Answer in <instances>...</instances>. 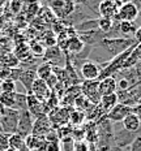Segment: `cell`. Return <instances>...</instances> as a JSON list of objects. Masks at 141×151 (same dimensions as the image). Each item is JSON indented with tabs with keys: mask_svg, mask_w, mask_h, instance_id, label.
Returning <instances> with one entry per match:
<instances>
[{
	"mask_svg": "<svg viewBox=\"0 0 141 151\" xmlns=\"http://www.w3.org/2000/svg\"><path fill=\"white\" fill-rule=\"evenodd\" d=\"M131 113H132V107L125 106L123 103H118L114 108H111L107 112L106 119H107L110 122L111 121L112 122H121L128 115H131Z\"/></svg>",
	"mask_w": 141,
	"mask_h": 151,
	"instance_id": "9c48e42d",
	"label": "cell"
},
{
	"mask_svg": "<svg viewBox=\"0 0 141 151\" xmlns=\"http://www.w3.org/2000/svg\"><path fill=\"white\" fill-rule=\"evenodd\" d=\"M51 12L58 20H65L71 14H73V12L76 11V3L68 1V0H55L48 4Z\"/></svg>",
	"mask_w": 141,
	"mask_h": 151,
	"instance_id": "7a4b0ae2",
	"label": "cell"
},
{
	"mask_svg": "<svg viewBox=\"0 0 141 151\" xmlns=\"http://www.w3.org/2000/svg\"><path fill=\"white\" fill-rule=\"evenodd\" d=\"M64 60L65 61V55L61 52L58 47H50L46 48L45 55H43V63H47L51 67H59V63Z\"/></svg>",
	"mask_w": 141,
	"mask_h": 151,
	"instance_id": "4fadbf2b",
	"label": "cell"
},
{
	"mask_svg": "<svg viewBox=\"0 0 141 151\" xmlns=\"http://www.w3.org/2000/svg\"><path fill=\"white\" fill-rule=\"evenodd\" d=\"M39 8H40V4L39 3H30L27 5V18H31L34 16H37L39 13Z\"/></svg>",
	"mask_w": 141,
	"mask_h": 151,
	"instance_id": "d6a6232c",
	"label": "cell"
},
{
	"mask_svg": "<svg viewBox=\"0 0 141 151\" xmlns=\"http://www.w3.org/2000/svg\"><path fill=\"white\" fill-rule=\"evenodd\" d=\"M116 85H118V91H125V90H128L131 86H132V85H131L123 77H120L119 80H116Z\"/></svg>",
	"mask_w": 141,
	"mask_h": 151,
	"instance_id": "e575fe53",
	"label": "cell"
},
{
	"mask_svg": "<svg viewBox=\"0 0 141 151\" xmlns=\"http://www.w3.org/2000/svg\"><path fill=\"white\" fill-rule=\"evenodd\" d=\"M139 9L134 5L133 1H128V3H124L121 5V8L118 11V14L116 17L114 18L115 21H128V22H134L137 17H139Z\"/></svg>",
	"mask_w": 141,
	"mask_h": 151,
	"instance_id": "52a82bcc",
	"label": "cell"
},
{
	"mask_svg": "<svg viewBox=\"0 0 141 151\" xmlns=\"http://www.w3.org/2000/svg\"><path fill=\"white\" fill-rule=\"evenodd\" d=\"M20 112L13 108H7L3 117L0 119V132L7 134H14L17 130Z\"/></svg>",
	"mask_w": 141,
	"mask_h": 151,
	"instance_id": "3957f363",
	"label": "cell"
},
{
	"mask_svg": "<svg viewBox=\"0 0 141 151\" xmlns=\"http://www.w3.org/2000/svg\"><path fill=\"white\" fill-rule=\"evenodd\" d=\"M0 64L13 69V68H18L20 61H18V59L14 56L13 52H5L4 55L0 56Z\"/></svg>",
	"mask_w": 141,
	"mask_h": 151,
	"instance_id": "603a6c76",
	"label": "cell"
},
{
	"mask_svg": "<svg viewBox=\"0 0 141 151\" xmlns=\"http://www.w3.org/2000/svg\"><path fill=\"white\" fill-rule=\"evenodd\" d=\"M5 109H7V108H5L4 106H3V104H0V119H1V117H3V115H4V113H5Z\"/></svg>",
	"mask_w": 141,
	"mask_h": 151,
	"instance_id": "b9f144b4",
	"label": "cell"
},
{
	"mask_svg": "<svg viewBox=\"0 0 141 151\" xmlns=\"http://www.w3.org/2000/svg\"><path fill=\"white\" fill-rule=\"evenodd\" d=\"M133 37H134V40H136L137 45H141V26H139L136 29V31H134V34H133Z\"/></svg>",
	"mask_w": 141,
	"mask_h": 151,
	"instance_id": "60d3db41",
	"label": "cell"
},
{
	"mask_svg": "<svg viewBox=\"0 0 141 151\" xmlns=\"http://www.w3.org/2000/svg\"><path fill=\"white\" fill-rule=\"evenodd\" d=\"M52 130V127L50 124V120L47 117V115L40 116V117L35 119L33 124V130H31V134L39 138H45L50 132Z\"/></svg>",
	"mask_w": 141,
	"mask_h": 151,
	"instance_id": "8fae6325",
	"label": "cell"
},
{
	"mask_svg": "<svg viewBox=\"0 0 141 151\" xmlns=\"http://www.w3.org/2000/svg\"><path fill=\"white\" fill-rule=\"evenodd\" d=\"M13 109H17L18 112L26 109V93H16V102Z\"/></svg>",
	"mask_w": 141,
	"mask_h": 151,
	"instance_id": "f546056e",
	"label": "cell"
},
{
	"mask_svg": "<svg viewBox=\"0 0 141 151\" xmlns=\"http://www.w3.org/2000/svg\"><path fill=\"white\" fill-rule=\"evenodd\" d=\"M40 43L46 47V48H50V47H55L56 46V35L54 31L47 30L43 33V35L40 37Z\"/></svg>",
	"mask_w": 141,
	"mask_h": 151,
	"instance_id": "d4e9b609",
	"label": "cell"
},
{
	"mask_svg": "<svg viewBox=\"0 0 141 151\" xmlns=\"http://www.w3.org/2000/svg\"><path fill=\"white\" fill-rule=\"evenodd\" d=\"M9 137L11 134L0 132V151H7L9 149Z\"/></svg>",
	"mask_w": 141,
	"mask_h": 151,
	"instance_id": "1f68e13d",
	"label": "cell"
},
{
	"mask_svg": "<svg viewBox=\"0 0 141 151\" xmlns=\"http://www.w3.org/2000/svg\"><path fill=\"white\" fill-rule=\"evenodd\" d=\"M139 102H140V103H141V99H140V100H139Z\"/></svg>",
	"mask_w": 141,
	"mask_h": 151,
	"instance_id": "ee69618b",
	"label": "cell"
},
{
	"mask_svg": "<svg viewBox=\"0 0 141 151\" xmlns=\"http://www.w3.org/2000/svg\"><path fill=\"white\" fill-rule=\"evenodd\" d=\"M97 24H98V30L105 34V35H107L110 31H111L112 26H114V20L99 17V18H97Z\"/></svg>",
	"mask_w": 141,
	"mask_h": 151,
	"instance_id": "83f0119b",
	"label": "cell"
},
{
	"mask_svg": "<svg viewBox=\"0 0 141 151\" xmlns=\"http://www.w3.org/2000/svg\"><path fill=\"white\" fill-rule=\"evenodd\" d=\"M35 72H37V78L46 81L52 74V67L50 64H47V63H42L40 65L37 67Z\"/></svg>",
	"mask_w": 141,
	"mask_h": 151,
	"instance_id": "cb8c5ba5",
	"label": "cell"
},
{
	"mask_svg": "<svg viewBox=\"0 0 141 151\" xmlns=\"http://www.w3.org/2000/svg\"><path fill=\"white\" fill-rule=\"evenodd\" d=\"M94 106H95V104H93V103L90 102V100L87 99L85 95H82V94H80V95L77 96L76 100H74V104H73V107L76 109H78V111H82L85 113H87L89 111H92V109L94 108Z\"/></svg>",
	"mask_w": 141,
	"mask_h": 151,
	"instance_id": "ffe728a7",
	"label": "cell"
},
{
	"mask_svg": "<svg viewBox=\"0 0 141 151\" xmlns=\"http://www.w3.org/2000/svg\"><path fill=\"white\" fill-rule=\"evenodd\" d=\"M131 151H141V134H140V136H137L136 139L133 141Z\"/></svg>",
	"mask_w": 141,
	"mask_h": 151,
	"instance_id": "f35d334b",
	"label": "cell"
},
{
	"mask_svg": "<svg viewBox=\"0 0 141 151\" xmlns=\"http://www.w3.org/2000/svg\"><path fill=\"white\" fill-rule=\"evenodd\" d=\"M86 120V113L78 111L76 108H72L69 112V125L72 128H78L82 125V122Z\"/></svg>",
	"mask_w": 141,
	"mask_h": 151,
	"instance_id": "ac0fdd59",
	"label": "cell"
},
{
	"mask_svg": "<svg viewBox=\"0 0 141 151\" xmlns=\"http://www.w3.org/2000/svg\"><path fill=\"white\" fill-rule=\"evenodd\" d=\"M121 124H123L124 130L129 132V133H136V132L140 129V127H141V121L133 115V113L128 115L127 117L121 121Z\"/></svg>",
	"mask_w": 141,
	"mask_h": 151,
	"instance_id": "e0dca14e",
	"label": "cell"
},
{
	"mask_svg": "<svg viewBox=\"0 0 141 151\" xmlns=\"http://www.w3.org/2000/svg\"><path fill=\"white\" fill-rule=\"evenodd\" d=\"M45 151H61L60 142H46Z\"/></svg>",
	"mask_w": 141,
	"mask_h": 151,
	"instance_id": "8d00e7d4",
	"label": "cell"
},
{
	"mask_svg": "<svg viewBox=\"0 0 141 151\" xmlns=\"http://www.w3.org/2000/svg\"><path fill=\"white\" fill-rule=\"evenodd\" d=\"M73 151H90V145L86 141H78L73 143Z\"/></svg>",
	"mask_w": 141,
	"mask_h": 151,
	"instance_id": "836d02e7",
	"label": "cell"
},
{
	"mask_svg": "<svg viewBox=\"0 0 141 151\" xmlns=\"http://www.w3.org/2000/svg\"><path fill=\"white\" fill-rule=\"evenodd\" d=\"M29 50H30V53L37 58H43L45 55V51H46V47L39 42V40H31L30 45H29Z\"/></svg>",
	"mask_w": 141,
	"mask_h": 151,
	"instance_id": "484cf974",
	"label": "cell"
},
{
	"mask_svg": "<svg viewBox=\"0 0 141 151\" xmlns=\"http://www.w3.org/2000/svg\"><path fill=\"white\" fill-rule=\"evenodd\" d=\"M11 68L5 67V65L0 64V81H5L9 80V76H11Z\"/></svg>",
	"mask_w": 141,
	"mask_h": 151,
	"instance_id": "d590c367",
	"label": "cell"
},
{
	"mask_svg": "<svg viewBox=\"0 0 141 151\" xmlns=\"http://www.w3.org/2000/svg\"><path fill=\"white\" fill-rule=\"evenodd\" d=\"M136 25L134 22H128V21H121L119 22V31L121 35H128V34H134L136 31Z\"/></svg>",
	"mask_w": 141,
	"mask_h": 151,
	"instance_id": "f1b7e54d",
	"label": "cell"
},
{
	"mask_svg": "<svg viewBox=\"0 0 141 151\" xmlns=\"http://www.w3.org/2000/svg\"><path fill=\"white\" fill-rule=\"evenodd\" d=\"M99 48H102L106 53L112 56V59L116 58L118 55L127 51L129 47L133 46V39L131 38H107L105 37L101 42L97 45Z\"/></svg>",
	"mask_w": 141,
	"mask_h": 151,
	"instance_id": "6da1fadb",
	"label": "cell"
},
{
	"mask_svg": "<svg viewBox=\"0 0 141 151\" xmlns=\"http://www.w3.org/2000/svg\"><path fill=\"white\" fill-rule=\"evenodd\" d=\"M99 74H101V68L93 60H86L82 63L80 69V76L85 81H94L98 80Z\"/></svg>",
	"mask_w": 141,
	"mask_h": 151,
	"instance_id": "30bf717a",
	"label": "cell"
},
{
	"mask_svg": "<svg viewBox=\"0 0 141 151\" xmlns=\"http://www.w3.org/2000/svg\"><path fill=\"white\" fill-rule=\"evenodd\" d=\"M99 81L94 80V81H84L80 85L81 89V94L85 95L93 104H99L101 102V94H99V89H98Z\"/></svg>",
	"mask_w": 141,
	"mask_h": 151,
	"instance_id": "5b68a950",
	"label": "cell"
},
{
	"mask_svg": "<svg viewBox=\"0 0 141 151\" xmlns=\"http://www.w3.org/2000/svg\"><path fill=\"white\" fill-rule=\"evenodd\" d=\"M16 93H0V104L5 108H14Z\"/></svg>",
	"mask_w": 141,
	"mask_h": 151,
	"instance_id": "4316f807",
	"label": "cell"
},
{
	"mask_svg": "<svg viewBox=\"0 0 141 151\" xmlns=\"http://www.w3.org/2000/svg\"><path fill=\"white\" fill-rule=\"evenodd\" d=\"M37 68H26V69H22V73L20 76V80L18 82L22 83V86L26 89V94H30V90H31V86H33L34 81L37 80V72H35Z\"/></svg>",
	"mask_w": 141,
	"mask_h": 151,
	"instance_id": "2e32d148",
	"label": "cell"
},
{
	"mask_svg": "<svg viewBox=\"0 0 141 151\" xmlns=\"http://www.w3.org/2000/svg\"><path fill=\"white\" fill-rule=\"evenodd\" d=\"M98 89H99V94H101V96L110 95V94L116 93V91H118L116 78H115L114 76H111V77H106V78H103V80L99 81Z\"/></svg>",
	"mask_w": 141,
	"mask_h": 151,
	"instance_id": "9a60e30c",
	"label": "cell"
},
{
	"mask_svg": "<svg viewBox=\"0 0 141 151\" xmlns=\"http://www.w3.org/2000/svg\"><path fill=\"white\" fill-rule=\"evenodd\" d=\"M7 151H17V150H14V149H8Z\"/></svg>",
	"mask_w": 141,
	"mask_h": 151,
	"instance_id": "7bdbcfd3",
	"label": "cell"
},
{
	"mask_svg": "<svg viewBox=\"0 0 141 151\" xmlns=\"http://www.w3.org/2000/svg\"><path fill=\"white\" fill-rule=\"evenodd\" d=\"M22 3L21 1H12V3H9V7H11V12L12 13H14V14H17V13H20L21 12V9H22Z\"/></svg>",
	"mask_w": 141,
	"mask_h": 151,
	"instance_id": "74e56055",
	"label": "cell"
},
{
	"mask_svg": "<svg viewBox=\"0 0 141 151\" xmlns=\"http://www.w3.org/2000/svg\"><path fill=\"white\" fill-rule=\"evenodd\" d=\"M51 93L52 91L50 90V87L46 85L45 81L39 80V78H37V80L34 81L33 86H31V90H30V94H33L40 102H46L47 98L51 95Z\"/></svg>",
	"mask_w": 141,
	"mask_h": 151,
	"instance_id": "7c38bea8",
	"label": "cell"
},
{
	"mask_svg": "<svg viewBox=\"0 0 141 151\" xmlns=\"http://www.w3.org/2000/svg\"><path fill=\"white\" fill-rule=\"evenodd\" d=\"M97 12H98L99 17L114 20L118 14V8L115 5L114 0H105V1L98 3V11Z\"/></svg>",
	"mask_w": 141,
	"mask_h": 151,
	"instance_id": "5bb4252c",
	"label": "cell"
},
{
	"mask_svg": "<svg viewBox=\"0 0 141 151\" xmlns=\"http://www.w3.org/2000/svg\"><path fill=\"white\" fill-rule=\"evenodd\" d=\"M26 109L34 117V120L48 113L45 103L40 102L39 99H37L33 94H26Z\"/></svg>",
	"mask_w": 141,
	"mask_h": 151,
	"instance_id": "ba28073f",
	"label": "cell"
},
{
	"mask_svg": "<svg viewBox=\"0 0 141 151\" xmlns=\"http://www.w3.org/2000/svg\"><path fill=\"white\" fill-rule=\"evenodd\" d=\"M119 103V98H118V94L114 93V94H110V95H105V96H101V102H99V106L102 107V109L107 113L111 108H114Z\"/></svg>",
	"mask_w": 141,
	"mask_h": 151,
	"instance_id": "d6986e66",
	"label": "cell"
},
{
	"mask_svg": "<svg viewBox=\"0 0 141 151\" xmlns=\"http://www.w3.org/2000/svg\"><path fill=\"white\" fill-rule=\"evenodd\" d=\"M0 93H16V82L11 80L0 81Z\"/></svg>",
	"mask_w": 141,
	"mask_h": 151,
	"instance_id": "4dcf8cb0",
	"label": "cell"
},
{
	"mask_svg": "<svg viewBox=\"0 0 141 151\" xmlns=\"http://www.w3.org/2000/svg\"><path fill=\"white\" fill-rule=\"evenodd\" d=\"M84 42L78 38V35L71 37L68 40V48H67V53H72V55H78L81 51L84 50Z\"/></svg>",
	"mask_w": 141,
	"mask_h": 151,
	"instance_id": "44dd1931",
	"label": "cell"
},
{
	"mask_svg": "<svg viewBox=\"0 0 141 151\" xmlns=\"http://www.w3.org/2000/svg\"><path fill=\"white\" fill-rule=\"evenodd\" d=\"M33 124H34V117L29 113V111H27V109L21 111L20 116H18V124H17V130H16V133L22 138H26L27 136L31 134Z\"/></svg>",
	"mask_w": 141,
	"mask_h": 151,
	"instance_id": "8992f818",
	"label": "cell"
},
{
	"mask_svg": "<svg viewBox=\"0 0 141 151\" xmlns=\"http://www.w3.org/2000/svg\"><path fill=\"white\" fill-rule=\"evenodd\" d=\"M71 107L67 108V107H56V108L51 109L48 113H47V117L50 120V124L54 130H56L58 128L63 127V125L69 124V112H71Z\"/></svg>",
	"mask_w": 141,
	"mask_h": 151,
	"instance_id": "277c9868",
	"label": "cell"
},
{
	"mask_svg": "<svg viewBox=\"0 0 141 151\" xmlns=\"http://www.w3.org/2000/svg\"><path fill=\"white\" fill-rule=\"evenodd\" d=\"M132 113L141 121V103L140 102L132 107Z\"/></svg>",
	"mask_w": 141,
	"mask_h": 151,
	"instance_id": "ab89813d",
	"label": "cell"
},
{
	"mask_svg": "<svg viewBox=\"0 0 141 151\" xmlns=\"http://www.w3.org/2000/svg\"><path fill=\"white\" fill-rule=\"evenodd\" d=\"M9 149H14L17 151H29L25 146V138L18 136L17 133L11 134L9 137Z\"/></svg>",
	"mask_w": 141,
	"mask_h": 151,
	"instance_id": "7402d4cb",
	"label": "cell"
}]
</instances>
